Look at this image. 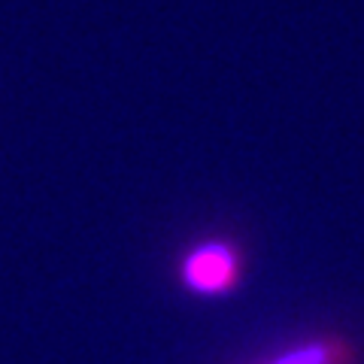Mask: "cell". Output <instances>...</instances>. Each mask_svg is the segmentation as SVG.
<instances>
[{"instance_id":"6da1fadb","label":"cell","mask_w":364,"mask_h":364,"mask_svg":"<svg viewBox=\"0 0 364 364\" xmlns=\"http://www.w3.org/2000/svg\"><path fill=\"white\" fill-rule=\"evenodd\" d=\"M179 277L195 294H228L243 279V252L231 240H200L182 258Z\"/></svg>"},{"instance_id":"7a4b0ae2","label":"cell","mask_w":364,"mask_h":364,"mask_svg":"<svg viewBox=\"0 0 364 364\" xmlns=\"http://www.w3.org/2000/svg\"><path fill=\"white\" fill-rule=\"evenodd\" d=\"M264 364H355V352L340 337H318L289 346Z\"/></svg>"}]
</instances>
